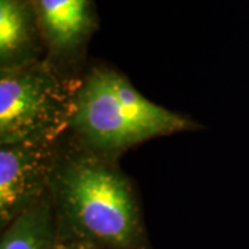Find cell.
<instances>
[{
  "label": "cell",
  "instance_id": "1",
  "mask_svg": "<svg viewBox=\"0 0 249 249\" xmlns=\"http://www.w3.org/2000/svg\"><path fill=\"white\" fill-rule=\"evenodd\" d=\"M50 196L57 241L100 249H150L133 187L114 160L79 142L58 150Z\"/></svg>",
  "mask_w": 249,
  "mask_h": 249
},
{
  "label": "cell",
  "instance_id": "2",
  "mask_svg": "<svg viewBox=\"0 0 249 249\" xmlns=\"http://www.w3.org/2000/svg\"><path fill=\"white\" fill-rule=\"evenodd\" d=\"M196 127L144 97L109 67H93L80 80L71 122L80 145L111 160L142 142Z\"/></svg>",
  "mask_w": 249,
  "mask_h": 249
},
{
  "label": "cell",
  "instance_id": "3",
  "mask_svg": "<svg viewBox=\"0 0 249 249\" xmlns=\"http://www.w3.org/2000/svg\"><path fill=\"white\" fill-rule=\"evenodd\" d=\"M79 86L46 58L0 70V144L58 142L71 127Z\"/></svg>",
  "mask_w": 249,
  "mask_h": 249
},
{
  "label": "cell",
  "instance_id": "4",
  "mask_svg": "<svg viewBox=\"0 0 249 249\" xmlns=\"http://www.w3.org/2000/svg\"><path fill=\"white\" fill-rule=\"evenodd\" d=\"M58 150L57 142L0 144L1 229L49 196Z\"/></svg>",
  "mask_w": 249,
  "mask_h": 249
},
{
  "label": "cell",
  "instance_id": "5",
  "mask_svg": "<svg viewBox=\"0 0 249 249\" xmlns=\"http://www.w3.org/2000/svg\"><path fill=\"white\" fill-rule=\"evenodd\" d=\"M46 60L70 71L85 57L98 28L94 0H34Z\"/></svg>",
  "mask_w": 249,
  "mask_h": 249
},
{
  "label": "cell",
  "instance_id": "6",
  "mask_svg": "<svg viewBox=\"0 0 249 249\" xmlns=\"http://www.w3.org/2000/svg\"><path fill=\"white\" fill-rule=\"evenodd\" d=\"M43 53L34 0H0V70L42 60Z\"/></svg>",
  "mask_w": 249,
  "mask_h": 249
},
{
  "label": "cell",
  "instance_id": "7",
  "mask_svg": "<svg viewBox=\"0 0 249 249\" xmlns=\"http://www.w3.org/2000/svg\"><path fill=\"white\" fill-rule=\"evenodd\" d=\"M57 241L52 196L3 229L0 249H53Z\"/></svg>",
  "mask_w": 249,
  "mask_h": 249
},
{
  "label": "cell",
  "instance_id": "8",
  "mask_svg": "<svg viewBox=\"0 0 249 249\" xmlns=\"http://www.w3.org/2000/svg\"><path fill=\"white\" fill-rule=\"evenodd\" d=\"M53 249H100L94 245L79 241H55Z\"/></svg>",
  "mask_w": 249,
  "mask_h": 249
}]
</instances>
